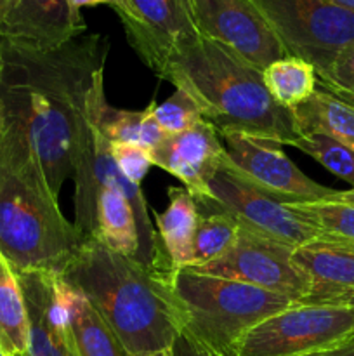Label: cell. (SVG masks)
I'll list each match as a JSON object with an SVG mask.
<instances>
[{
	"instance_id": "obj_1",
	"label": "cell",
	"mask_w": 354,
	"mask_h": 356,
	"mask_svg": "<svg viewBox=\"0 0 354 356\" xmlns=\"http://www.w3.org/2000/svg\"><path fill=\"white\" fill-rule=\"evenodd\" d=\"M0 111L21 132L59 198L73 177L80 134L87 124V96L104 72L110 38L82 33L56 49L2 44Z\"/></svg>"
},
{
	"instance_id": "obj_2",
	"label": "cell",
	"mask_w": 354,
	"mask_h": 356,
	"mask_svg": "<svg viewBox=\"0 0 354 356\" xmlns=\"http://www.w3.org/2000/svg\"><path fill=\"white\" fill-rule=\"evenodd\" d=\"M169 273L90 236L61 277L92 305L128 355L149 356L170 350L180 332Z\"/></svg>"
},
{
	"instance_id": "obj_3",
	"label": "cell",
	"mask_w": 354,
	"mask_h": 356,
	"mask_svg": "<svg viewBox=\"0 0 354 356\" xmlns=\"http://www.w3.org/2000/svg\"><path fill=\"white\" fill-rule=\"evenodd\" d=\"M155 73L189 94L219 134L238 132L283 146L301 138L292 110L267 92L262 72L200 35L174 49Z\"/></svg>"
},
{
	"instance_id": "obj_4",
	"label": "cell",
	"mask_w": 354,
	"mask_h": 356,
	"mask_svg": "<svg viewBox=\"0 0 354 356\" xmlns=\"http://www.w3.org/2000/svg\"><path fill=\"white\" fill-rule=\"evenodd\" d=\"M85 236L69 222L26 139L0 111V250L16 273H62Z\"/></svg>"
},
{
	"instance_id": "obj_5",
	"label": "cell",
	"mask_w": 354,
	"mask_h": 356,
	"mask_svg": "<svg viewBox=\"0 0 354 356\" xmlns=\"http://www.w3.org/2000/svg\"><path fill=\"white\" fill-rule=\"evenodd\" d=\"M169 289L180 332L224 356H233L238 341L253 327L295 302L276 292L187 268L170 271Z\"/></svg>"
},
{
	"instance_id": "obj_6",
	"label": "cell",
	"mask_w": 354,
	"mask_h": 356,
	"mask_svg": "<svg viewBox=\"0 0 354 356\" xmlns=\"http://www.w3.org/2000/svg\"><path fill=\"white\" fill-rule=\"evenodd\" d=\"M75 226L85 238L97 235V198L106 188H118L130 202L141 242V263L162 271H172L169 257L163 250L155 225L149 219V205L146 202L141 184L130 183L111 156L110 141L101 134L89 103H87V124L80 134L78 149L75 156Z\"/></svg>"
},
{
	"instance_id": "obj_7",
	"label": "cell",
	"mask_w": 354,
	"mask_h": 356,
	"mask_svg": "<svg viewBox=\"0 0 354 356\" xmlns=\"http://www.w3.org/2000/svg\"><path fill=\"white\" fill-rule=\"evenodd\" d=\"M354 336V302H294L246 332L233 356H311Z\"/></svg>"
},
{
	"instance_id": "obj_8",
	"label": "cell",
	"mask_w": 354,
	"mask_h": 356,
	"mask_svg": "<svg viewBox=\"0 0 354 356\" xmlns=\"http://www.w3.org/2000/svg\"><path fill=\"white\" fill-rule=\"evenodd\" d=\"M288 56L325 75L339 54L354 44V13L326 0H250Z\"/></svg>"
},
{
	"instance_id": "obj_9",
	"label": "cell",
	"mask_w": 354,
	"mask_h": 356,
	"mask_svg": "<svg viewBox=\"0 0 354 356\" xmlns=\"http://www.w3.org/2000/svg\"><path fill=\"white\" fill-rule=\"evenodd\" d=\"M194 202L198 212H228L242 228L295 249L319 238L318 229L292 207V202L257 186L236 172L226 159L212 177L208 197Z\"/></svg>"
},
{
	"instance_id": "obj_10",
	"label": "cell",
	"mask_w": 354,
	"mask_h": 356,
	"mask_svg": "<svg viewBox=\"0 0 354 356\" xmlns=\"http://www.w3.org/2000/svg\"><path fill=\"white\" fill-rule=\"evenodd\" d=\"M294 250L295 247L242 228L236 243L224 256L187 270L238 280L304 302L311 298L312 282L294 261Z\"/></svg>"
},
{
	"instance_id": "obj_11",
	"label": "cell",
	"mask_w": 354,
	"mask_h": 356,
	"mask_svg": "<svg viewBox=\"0 0 354 356\" xmlns=\"http://www.w3.org/2000/svg\"><path fill=\"white\" fill-rule=\"evenodd\" d=\"M187 3L200 37L222 45L259 72L287 56L250 0H187Z\"/></svg>"
},
{
	"instance_id": "obj_12",
	"label": "cell",
	"mask_w": 354,
	"mask_h": 356,
	"mask_svg": "<svg viewBox=\"0 0 354 356\" xmlns=\"http://www.w3.org/2000/svg\"><path fill=\"white\" fill-rule=\"evenodd\" d=\"M221 136L226 162L269 193L288 202L328 200L339 190L323 186L305 176L283 152V145L273 139L229 132Z\"/></svg>"
},
{
	"instance_id": "obj_13",
	"label": "cell",
	"mask_w": 354,
	"mask_h": 356,
	"mask_svg": "<svg viewBox=\"0 0 354 356\" xmlns=\"http://www.w3.org/2000/svg\"><path fill=\"white\" fill-rule=\"evenodd\" d=\"M28 315V344L23 356H78L68 308L61 292V273H17Z\"/></svg>"
},
{
	"instance_id": "obj_14",
	"label": "cell",
	"mask_w": 354,
	"mask_h": 356,
	"mask_svg": "<svg viewBox=\"0 0 354 356\" xmlns=\"http://www.w3.org/2000/svg\"><path fill=\"white\" fill-rule=\"evenodd\" d=\"M120 21L128 44L153 72L174 49L198 37L187 0H127Z\"/></svg>"
},
{
	"instance_id": "obj_15",
	"label": "cell",
	"mask_w": 354,
	"mask_h": 356,
	"mask_svg": "<svg viewBox=\"0 0 354 356\" xmlns=\"http://www.w3.org/2000/svg\"><path fill=\"white\" fill-rule=\"evenodd\" d=\"M82 14L68 0H3L0 6V42L47 51L85 33Z\"/></svg>"
},
{
	"instance_id": "obj_16",
	"label": "cell",
	"mask_w": 354,
	"mask_h": 356,
	"mask_svg": "<svg viewBox=\"0 0 354 356\" xmlns=\"http://www.w3.org/2000/svg\"><path fill=\"white\" fill-rule=\"evenodd\" d=\"M149 155L153 165L176 176L194 200H201L208 197L210 181L226 153L217 129L203 118L187 131L165 134Z\"/></svg>"
},
{
	"instance_id": "obj_17",
	"label": "cell",
	"mask_w": 354,
	"mask_h": 356,
	"mask_svg": "<svg viewBox=\"0 0 354 356\" xmlns=\"http://www.w3.org/2000/svg\"><path fill=\"white\" fill-rule=\"evenodd\" d=\"M294 261L312 282L307 301L340 302L354 296V243L319 236L297 247Z\"/></svg>"
},
{
	"instance_id": "obj_18",
	"label": "cell",
	"mask_w": 354,
	"mask_h": 356,
	"mask_svg": "<svg viewBox=\"0 0 354 356\" xmlns=\"http://www.w3.org/2000/svg\"><path fill=\"white\" fill-rule=\"evenodd\" d=\"M87 103L101 134L110 143L134 145L151 152L165 138V132L158 127L153 117L155 103L144 110H120L108 103L106 90H104V72L94 80L87 96Z\"/></svg>"
},
{
	"instance_id": "obj_19",
	"label": "cell",
	"mask_w": 354,
	"mask_h": 356,
	"mask_svg": "<svg viewBox=\"0 0 354 356\" xmlns=\"http://www.w3.org/2000/svg\"><path fill=\"white\" fill-rule=\"evenodd\" d=\"M153 212L158 238L174 270H184L193 264L194 235L200 212L193 195L186 188H169V205L163 212Z\"/></svg>"
},
{
	"instance_id": "obj_20",
	"label": "cell",
	"mask_w": 354,
	"mask_h": 356,
	"mask_svg": "<svg viewBox=\"0 0 354 356\" xmlns=\"http://www.w3.org/2000/svg\"><path fill=\"white\" fill-rule=\"evenodd\" d=\"M61 292L78 356H130L92 305L62 277Z\"/></svg>"
},
{
	"instance_id": "obj_21",
	"label": "cell",
	"mask_w": 354,
	"mask_h": 356,
	"mask_svg": "<svg viewBox=\"0 0 354 356\" xmlns=\"http://www.w3.org/2000/svg\"><path fill=\"white\" fill-rule=\"evenodd\" d=\"M298 134H326L354 149V108L318 86L304 104L292 110Z\"/></svg>"
},
{
	"instance_id": "obj_22",
	"label": "cell",
	"mask_w": 354,
	"mask_h": 356,
	"mask_svg": "<svg viewBox=\"0 0 354 356\" xmlns=\"http://www.w3.org/2000/svg\"><path fill=\"white\" fill-rule=\"evenodd\" d=\"M96 236L115 252L141 261V242L134 211L118 188H106L99 193Z\"/></svg>"
},
{
	"instance_id": "obj_23",
	"label": "cell",
	"mask_w": 354,
	"mask_h": 356,
	"mask_svg": "<svg viewBox=\"0 0 354 356\" xmlns=\"http://www.w3.org/2000/svg\"><path fill=\"white\" fill-rule=\"evenodd\" d=\"M28 315L19 278L0 250V348L6 356L26 353Z\"/></svg>"
},
{
	"instance_id": "obj_24",
	"label": "cell",
	"mask_w": 354,
	"mask_h": 356,
	"mask_svg": "<svg viewBox=\"0 0 354 356\" xmlns=\"http://www.w3.org/2000/svg\"><path fill=\"white\" fill-rule=\"evenodd\" d=\"M262 82L280 106L295 110L318 89L314 66L295 56H283L262 70Z\"/></svg>"
},
{
	"instance_id": "obj_25",
	"label": "cell",
	"mask_w": 354,
	"mask_h": 356,
	"mask_svg": "<svg viewBox=\"0 0 354 356\" xmlns=\"http://www.w3.org/2000/svg\"><path fill=\"white\" fill-rule=\"evenodd\" d=\"M292 207L318 229L321 238L354 243V204L342 197V191L328 200L292 202Z\"/></svg>"
},
{
	"instance_id": "obj_26",
	"label": "cell",
	"mask_w": 354,
	"mask_h": 356,
	"mask_svg": "<svg viewBox=\"0 0 354 356\" xmlns=\"http://www.w3.org/2000/svg\"><path fill=\"white\" fill-rule=\"evenodd\" d=\"M242 226L233 216L222 211L200 212L196 235H194L193 264L189 268L212 263L224 256L238 240Z\"/></svg>"
},
{
	"instance_id": "obj_27",
	"label": "cell",
	"mask_w": 354,
	"mask_h": 356,
	"mask_svg": "<svg viewBox=\"0 0 354 356\" xmlns=\"http://www.w3.org/2000/svg\"><path fill=\"white\" fill-rule=\"evenodd\" d=\"M294 146L321 163L333 176L349 183L354 190V149L318 132L302 134Z\"/></svg>"
},
{
	"instance_id": "obj_28",
	"label": "cell",
	"mask_w": 354,
	"mask_h": 356,
	"mask_svg": "<svg viewBox=\"0 0 354 356\" xmlns=\"http://www.w3.org/2000/svg\"><path fill=\"white\" fill-rule=\"evenodd\" d=\"M153 117L165 134H179L203 120L193 97L180 89H176L162 104H153Z\"/></svg>"
},
{
	"instance_id": "obj_29",
	"label": "cell",
	"mask_w": 354,
	"mask_h": 356,
	"mask_svg": "<svg viewBox=\"0 0 354 356\" xmlns=\"http://www.w3.org/2000/svg\"><path fill=\"white\" fill-rule=\"evenodd\" d=\"M110 146L111 156H113L120 172L130 183L141 184V181L144 179L146 174L153 167V160L148 149L134 145H121V143H110Z\"/></svg>"
},
{
	"instance_id": "obj_30",
	"label": "cell",
	"mask_w": 354,
	"mask_h": 356,
	"mask_svg": "<svg viewBox=\"0 0 354 356\" xmlns=\"http://www.w3.org/2000/svg\"><path fill=\"white\" fill-rule=\"evenodd\" d=\"M318 82L347 90V92H354V44L340 52L332 68L325 75L318 76Z\"/></svg>"
},
{
	"instance_id": "obj_31",
	"label": "cell",
	"mask_w": 354,
	"mask_h": 356,
	"mask_svg": "<svg viewBox=\"0 0 354 356\" xmlns=\"http://www.w3.org/2000/svg\"><path fill=\"white\" fill-rule=\"evenodd\" d=\"M172 353L174 356H224L201 346V344H198L196 341H193L189 336L183 332H179L177 339L174 341Z\"/></svg>"
},
{
	"instance_id": "obj_32",
	"label": "cell",
	"mask_w": 354,
	"mask_h": 356,
	"mask_svg": "<svg viewBox=\"0 0 354 356\" xmlns=\"http://www.w3.org/2000/svg\"><path fill=\"white\" fill-rule=\"evenodd\" d=\"M71 9L76 14H82L83 7H96V6H108L118 14V17L127 13V2L125 0H68Z\"/></svg>"
},
{
	"instance_id": "obj_33",
	"label": "cell",
	"mask_w": 354,
	"mask_h": 356,
	"mask_svg": "<svg viewBox=\"0 0 354 356\" xmlns=\"http://www.w3.org/2000/svg\"><path fill=\"white\" fill-rule=\"evenodd\" d=\"M311 356H354V337L347 339L346 343L339 344V346L332 348L328 351H323V353L311 355Z\"/></svg>"
},
{
	"instance_id": "obj_34",
	"label": "cell",
	"mask_w": 354,
	"mask_h": 356,
	"mask_svg": "<svg viewBox=\"0 0 354 356\" xmlns=\"http://www.w3.org/2000/svg\"><path fill=\"white\" fill-rule=\"evenodd\" d=\"M318 86L321 87V89L328 90L330 94H333L335 97H339V99H342L344 103H347L349 106L354 108V92H347V90H342V89H335V87H330V86H325V83H319Z\"/></svg>"
},
{
	"instance_id": "obj_35",
	"label": "cell",
	"mask_w": 354,
	"mask_h": 356,
	"mask_svg": "<svg viewBox=\"0 0 354 356\" xmlns=\"http://www.w3.org/2000/svg\"><path fill=\"white\" fill-rule=\"evenodd\" d=\"M326 2H330V3H335V6H339V7H344V9H347V10H353V13H354V0H326Z\"/></svg>"
},
{
	"instance_id": "obj_36",
	"label": "cell",
	"mask_w": 354,
	"mask_h": 356,
	"mask_svg": "<svg viewBox=\"0 0 354 356\" xmlns=\"http://www.w3.org/2000/svg\"><path fill=\"white\" fill-rule=\"evenodd\" d=\"M342 197L346 198V200L353 202V204H354V190H353V188H351V190H347V191H342Z\"/></svg>"
},
{
	"instance_id": "obj_37",
	"label": "cell",
	"mask_w": 354,
	"mask_h": 356,
	"mask_svg": "<svg viewBox=\"0 0 354 356\" xmlns=\"http://www.w3.org/2000/svg\"><path fill=\"white\" fill-rule=\"evenodd\" d=\"M149 356H174V353H172V348H170V350H165V351H160V353H155V355H149Z\"/></svg>"
},
{
	"instance_id": "obj_38",
	"label": "cell",
	"mask_w": 354,
	"mask_h": 356,
	"mask_svg": "<svg viewBox=\"0 0 354 356\" xmlns=\"http://www.w3.org/2000/svg\"><path fill=\"white\" fill-rule=\"evenodd\" d=\"M3 70V58H2V52H0V73H2Z\"/></svg>"
},
{
	"instance_id": "obj_39",
	"label": "cell",
	"mask_w": 354,
	"mask_h": 356,
	"mask_svg": "<svg viewBox=\"0 0 354 356\" xmlns=\"http://www.w3.org/2000/svg\"><path fill=\"white\" fill-rule=\"evenodd\" d=\"M340 302H354V296H351V298L344 299V301H340ZM353 337H354V336H353Z\"/></svg>"
},
{
	"instance_id": "obj_40",
	"label": "cell",
	"mask_w": 354,
	"mask_h": 356,
	"mask_svg": "<svg viewBox=\"0 0 354 356\" xmlns=\"http://www.w3.org/2000/svg\"><path fill=\"white\" fill-rule=\"evenodd\" d=\"M0 356H6V355H3V351H2V348H0Z\"/></svg>"
},
{
	"instance_id": "obj_41",
	"label": "cell",
	"mask_w": 354,
	"mask_h": 356,
	"mask_svg": "<svg viewBox=\"0 0 354 356\" xmlns=\"http://www.w3.org/2000/svg\"><path fill=\"white\" fill-rule=\"evenodd\" d=\"M2 3H3V0H0V6H2Z\"/></svg>"
},
{
	"instance_id": "obj_42",
	"label": "cell",
	"mask_w": 354,
	"mask_h": 356,
	"mask_svg": "<svg viewBox=\"0 0 354 356\" xmlns=\"http://www.w3.org/2000/svg\"><path fill=\"white\" fill-rule=\"evenodd\" d=\"M125 2H127V0H125ZM125 14H127V13H125ZM125 14H124V16H125Z\"/></svg>"
},
{
	"instance_id": "obj_43",
	"label": "cell",
	"mask_w": 354,
	"mask_h": 356,
	"mask_svg": "<svg viewBox=\"0 0 354 356\" xmlns=\"http://www.w3.org/2000/svg\"><path fill=\"white\" fill-rule=\"evenodd\" d=\"M19 356H23V355H19Z\"/></svg>"
},
{
	"instance_id": "obj_44",
	"label": "cell",
	"mask_w": 354,
	"mask_h": 356,
	"mask_svg": "<svg viewBox=\"0 0 354 356\" xmlns=\"http://www.w3.org/2000/svg\"><path fill=\"white\" fill-rule=\"evenodd\" d=\"M0 75H2V73H0Z\"/></svg>"
}]
</instances>
